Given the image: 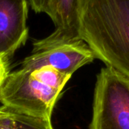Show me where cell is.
I'll return each mask as SVG.
<instances>
[{
    "instance_id": "cell-1",
    "label": "cell",
    "mask_w": 129,
    "mask_h": 129,
    "mask_svg": "<svg viewBox=\"0 0 129 129\" xmlns=\"http://www.w3.org/2000/svg\"><path fill=\"white\" fill-rule=\"evenodd\" d=\"M79 34L96 59L129 81V0H84Z\"/></svg>"
},
{
    "instance_id": "cell-2",
    "label": "cell",
    "mask_w": 129,
    "mask_h": 129,
    "mask_svg": "<svg viewBox=\"0 0 129 129\" xmlns=\"http://www.w3.org/2000/svg\"><path fill=\"white\" fill-rule=\"evenodd\" d=\"M63 89L52 81L43 68H21L6 76L0 88V102L10 112L51 120Z\"/></svg>"
},
{
    "instance_id": "cell-3",
    "label": "cell",
    "mask_w": 129,
    "mask_h": 129,
    "mask_svg": "<svg viewBox=\"0 0 129 129\" xmlns=\"http://www.w3.org/2000/svg\"><path fill=\"white\" fill-rule=\"evenodd\" d=\"M88 129H129V81L110 68L97 75Z\"/></svg>"
},
{
    "instance_id": "cell-4",
    "label": "cell",
    "mask_w": 129,
    "mask_h": 129,
    "mask_svg": "<svg viewBox=\"0 0 129 129\" xmlns=\"http://www.w3.org/2000/svg\"><path fill=\"white\" fill-rule=\"evenodd\" d=\"M95 59L89 46L82 40L79 39L33 52L24 59L21 68L34 70L50 67L72 76L79 68L92 62Z\"/></svg>"
},
{
    "instance_id": "cell-5",
    "label": "cell",
    "mask_w": 129,
    "mask_h": 129,
    "mask_svg": "<svg viewBox=\"0 0 129 129\" xmlns=\"http://www.w3.org/2000/svg\"><path fill=\"white\" fill-rule=\"evenodd\" d=\"M84 0H45V13L53 21L55 30L47 37L33 43V52L79 40V18Z\"/></svg>"
},
{
    "instance_id": "cell-6",
    "label": "cell",
    "mask_w": 129,
    "mask_h": 129,
    "mask_svg": "<svg viewBox=\"0 0 129 129\" xmlns=\"http://www.w3.org/2000/svg\"><path fill=\"white\" fill-rule=\"evenodd\" d=\"M28 12V0H0V59L5 60L25 44Z\"/></svg>"
},
{
    "instance_id": "cell-7",
    "label": "cell",
    "mask_w": 129,
    "mask_h": 129,
    "mask_svg": "<svg viewBox=\"0 0 129 129\" xmlns=\"http://www.w3.org/2000/svg\"><path fill=\"white\" fill-rule=\"evenodd\" d=\"M11 114L17 129H53L51 120L20 115L12 112Z\"/></svg>"
},
{
    "instance_id": "cell-8",
    "label": "cell",
    "mask_w": 129,
    "mask_h": 129,
    "mask_svg": "<svg viewBox=\"0 0 129 129\" xmlns=\"http://www.w3.org/2000/svg\"><path fill=\"white\" fill-rule=\"evenodd\" d=\"M0 129H17L11 112L4 106L0 107Z\"/></svg>"
},
{
    "instance_id": "cell-9",
    "label": "cell",
    "mask_w": 129,
    "mask_h": 129,
    "mask_svg": "<svg viewBox=\"0 0 129 129\" xmlns=\"http://www.w3.org/2000/svg\"><path fill=\"white\" fill-rule=\"evenodd\" d=\"M33 11L36 13H44L45 7V0H28Z\"/></svg>"
},
{
    "instance_id": "cell-10",
    "label": "cell",
    "mask_w": 129,
    "mask_h": 129,
    "mask_svg": "<svg viewBox=\"0 0 129 129\" xmlns=\"http://www.w3.org/2000/svg\"><path fill=\"white\" fill-rule=\"evenodd\" d=\"M8 71H7V67L5 65V60L0 59V88L4 83V81L8 75Z\"/></svg>"
}]
</instances>
